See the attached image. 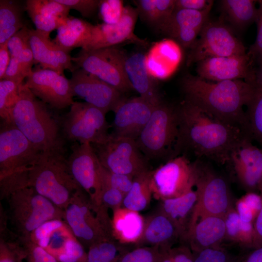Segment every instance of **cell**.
Here are the masks:
<instances>
[{"mask_svg":"<svg viewBox=\"0 0 262 262\" xmlns=\"http://www.w3.org/2000/svg\"><path fill=\"white\" fill-rule=\"evenodd\" d=\"M145 224V219L138 212L123 207L113 210L112 233L120 245H136L142 236Z\"/></svg>","mask_w":262,"mask_h":262,"instance_id":"obj_28","label":"cell"},{"mask_svg":"<svg viewBox=\"0 0 262 262\" xmlns=\"http://www.w3.org/2000/svg\"><path fill=\"white\" fill-rule=\"evenodd\" d=\"M179 136L178 106L162 100L155 105L148 122L135 141L147 159L167 156L171 159L180 155Z\"/></svg>","mask_w":262,"mask_h":262,"instance_id":"obj_6","label":"cell"},{"mask_svg":"<svg viewBox=\"0 0 262 262\" xmlns=\"http://www.w3.org/2000/svg\"><path fill=\"white\" fill-rule=\"evenodd\" d=\"M193 254L194 262H239L240 260L221 246L205 249Z\"/></svg>","mask_w":262,"mask_h":262,"instance_id":"obj_45","label":"cell"},{"mask_svg":"<svg viewBox=\"0 0 262 262\" xmlns=\"http://www.w3.org/2000/svg\"><path fill=\"white\" fill-rule=\"evenodd\" d=\"M124 68L128 79L139 96L153 105L162 99L155 81L148 72L146 56L136 52L126 56Z\"/></svg>","mask_w":262,"mask_h":262,"instance_id":"obj_26","label":"cell"},{"mask_svg":"<svg viewBox=\"0 0 262 262\" xmlns=\"http://www.w3.org/2000/svg\"><path fill=\"white\" fill-rule=\"evenodd\" d=\"M24 25L22 10L17 1L0 0V46L6 43Z\"/></svg>","mask_w":262,"mask_h":262,"instance_id":"obj_34","label":"cell"},{"mask_svg":"<svg viewBox=\"0 0 262 262\" xmlns=\"http://www.w3.org/2000/svg\"><path fill=\"white\" fill-rule=\"evenodd\" d=\"M26 79L25 84L31 92L52 108L62 109L74 102L69 81L64 74L41 68L33 70Z\"/></svg>","mask_w":262,"mask_h":262,"instance_id":"obj_17","label":"cell"},{"mask_svg":"<svg viewBox=\"0 0 262 262\" xmlns=\"http://www.w3.org/2000/svg\"><path fill=\"white\" fill-rule=\"evenodd\" d=\"M198 77L208 81L242 80L254 85L256 68L248 54L213 57L196 63Z\"/></svg>","mask_w":262,"mask_h":262,"instance_id":"obj_18","label":"cell"},{"mask_svg":"<svg viewBox=\"0 0 262 262\" xmlns=\"http://www.w3.org/2000/svg\"><path fill=\"white\" fill-rule=\"evenodd\" d=\"M190 50L186 65L209 57H227L246 53L243 43L234 34L232 30L221 20L206 23Z\"/></svg>","mask_w":262,"mask_h":262,"instance_id":"obj_13","label":"cell"},{"mask_svg":"<svg viewBox=\"0 0 262 262\" xmlns=\"http://www.w3.org/2000/svg\"><path fill=\"white\" fill-rule=\"evenodd\" d=\"M226 234L224 216L209 215L199 218L188 229L184 240L193 252L220 247Z\"/></svg>","mask_w":262,"mask_h":262,"instance_id":"obj_24","label":"cell"},{"mask_svg":"<svg viewBox=\"0 0 262 262\" xmlns=\"http://www.w3.org/2000/svg\"><path fill=\"white\" fill-rule=\"evenodd\" d=\"M64 211L65 221L83 246L88 248L101 241L115 240L108 209L94 206L82 190L74 196Z\"/></svg>","mask_w":262,"mask_h":262,"instance_id":"obj_8","label":"cell"},{"mask_svg":"<svg viewBox=\"0 0 262 262\" xmlns=\"http://www.w3.org/2000/svg\"><path fill=\"white\" fill-rule=\"evenodd\" d=\"M179 151L187 148L198 158L229 163L238 144L248 137L239 128L221 120L185 100L178 106Z\"/></svg>","mask_w":262,"mask_h":262,"instance_id":"obj_1","label":"cell"},{"mask_svg":"<svg viewBox=\"0 0 262 262\" xmlns=\"http://www.w3.org/2000/svg\"><path fill=\"white\" fill-rule=\"evenodd\" d=\"M67 6L70 10L79 12L86 18L92 17L98 11L99 0H56Z\"/></svg>","mask_w":262,"mask_h":262,"instance_id":"obj_50","label":"cell"},{"mask_svg":"<svg viewBox=\"0 0 262 262\" xmlns=\"http://www.w3.org/2000/svg\"><path fill=\"white\" fill-rule=\"evenodd\" d=\"M229 163L236 177L248 192L260 189L262 185V149L245 137L231 154Z\"/></svg>","mask_w":262,"mask_h":262,"instance_id":"obj_21","label":"cell"},{"mask_svg":"<svg viewBox=\"0 0 262 262\" xmlns=\"http://www.w3.org/2000/svg\"><path fill=\"white\" fill-rule=\"evenodd\" d=\"M154 106L140 96L125 98L114 111L112 133L136 140L148 122Z\"/></svg>","mask_w":262,"mask_h":262,"instance_id":"obj_22","label":"cell"},{"mask_svg":"<svg viewBox=\"0 0 262 262\" xmlns=\"http://www.w3.org/2000/svg\"><path fill=\"white\" fill-rule=\"evenodd\" d=\"M28 185L63 210L82 190L70 172L65 152L61 151L41 153L30 171Z\"/></svg>","mask_w":262,"mask_h":262,"instance_id":"obj_5","label":"cell"},{"mask_svg":"<svg viewBox=\"0 0 262 262\" xmlns=\"http://www.w3.org/2000/svg\"><path fill=\"white\" fill-rule=\"evenodd\" d=\"M239 262H262V246L253 249L245 256L241 258Z\"/></svg>","mask_w":262,"mask_h":262,"instance_id":"obj_56","label":"cell"},{"mask_svg":"<svg viewBox=\"0 0 262 262\" xmlns=\"http://www.w3.org/2000/svg\"><path fill=\"white\" fill-rule=\"evenodd\" d=\"M226 234L225 240L252 248L254 238V224L242 220L235 208L224 216Z\"/></svg>","mask_w":262,"mask_h":262,"instance_id":"obj_35","label":"cell"},{"mask_svg":"<svg viewBox=\"0 0 262 262\" xmlns=\"http://www.w3.org/2000/svg\"><path fill=\"white\" fill-rule=\"evenodd\" d=\"M100 178L102 189L104 187L113 188L119 190L125 195L131 189L134 179L130 176L111 172L101 165Z\"/></svg>","mask_w":262,"mask_h":262,"instance_id":"obj_41","label":"cell"},{"mask_svg":"<svg viewBox=\"0 0 262 262\" xmlns=\"http://www.w3.org/2000/svg\"><path fill=\"white\" fill-rule=\"evenodd\" d=\"M213 3L211 0H175V9L200 11L212 7Z\"/></svg>","mask_w":262,"mask_h":262,"instance_id":"obj_52","label":"cell"},{"mask_svg":"<svg viewBox=\"0 0 262 262\" xmlns=\"http://www.w3.org/2000/svg\"><path fill=\"white\" fill-rule=\"evenodd\" d=\"M87 258L84 246L73 236L66 241L64 252L57 260L60 262H87Z\"/></svg>","mask_w":262,"mask_h":262,"instance_id":"obj_46","label":"cell"},{"mask_svg":"<svg viewBox=\"0 0 262 262\" xmlns=\"http://www.w3.org/2000/svg\"><path fill=\"white\" fill-rule=\"evenodd\" d=\"M125 195L119 190L110 187L102 189L101 200L102 205L113 210L121 207Z\"/></svg>","mask_w":262,"mask_h":262,"instance_id":"obj_51","label":"cell"},{"mask_svg":"<svg viewBox=\"0 0 262 262\" xmlns=\"http://www.w3.org/2000/svg\"><path fill=\"white\" fill-rule=\"evenodd\" d=\"M196 172L194 162L184 155L170 159L151 170L153 196L161 200L178 197L193 190Z\"/></svg>","mask_w":262,"mask_h":262,"instance_id":"obj_14","label":"cell"},{"mask_svg":"<svg viewBox=\"0 0 262 262\" xmlns=\"http://www.w3.org/2000/svg\"><path fill=\"white\" fill-rule=\"evenodd\" d=\"M71 73L69 81L73 98L83 99L105 114L114 112L125 98L123 94L82 68H75Z\"/></svg>","mask_w":262,"mask_h":262,"instance_id":"obj_16","label":"cell"},{"mask_svg":"<svg viewBox=\"0 0 262 262\" xmlns=\"http://www.w3.org/2000/svg\"><path fill=\"white\" fill-rule=\"evenodd\" d=\"M0 196L29 187V175L41 153L13 122L2 121L0 126Z\"/></svg>","mask_w":262,"mask_h":262,"instance_id":"obj_3","label":"cell"},{"mask_svg":"<svg viewBox=\"0 0 262 262\" xmlns=\"http://www.w3.org/2000/svg\"><path fill=\"white\" fill-rule=\"evenodd\" d=\"M126 56L115 46L94 50L81 49L71 60L75 68L96 76L124 94L133 90L125 71Z\"/></svg>","mask_w":262,"mask_h":262,"instance_id":"obj_10","label":"cell"},{"mask_svg":"<svg viewBox=\"0 0 262 262\" xmlns=\"http://www.w3.org/2000/svg\"><path fill=\"white\" fill-rule=\"evenodd\" d=\"M254 85L262 87V65L256 68Z\"/></svg>","mask_w":262,"mask_h":262,"instance_id":"obj_57","label":"cell"},{"mask_svg":"<svg viewBox=\"0 0 262 262\" xmlns=\"http://www.w3.org/2000/svg\"><path fill=\"white\" fill-rule=\"evenodd\" d=\"M257 1L259 4L256 21L257 34L254 43L250 47L247 54L253 66H257L259 67L262 65V0Z\"/></svg>","mask_w":262,"mask_h":262,"instance_id":"obj_47","label":"cell"},{"mask_svg":"<svg viewBox=\"0 0 262 262\" xmlns=\"http://www.w3.org/2000/svg\"><path fill=\"white\" fill-rule=\"evenodd\" d=\"M26 253L27 262H60L43 248L29 239H19Z\"/></svg>","mask_w":262,"mask_h":262,"instance_id":"obj_48","label":"cell"},{"mask_svg":"<svg viewBox=\"0 0 262 262\" xmlns=\"http://www.w3.org/2000/svg\"><path fill=\"white\" fill-rule=\"evenodd\" d=\"M180 85L185 100L240 128L248 136L243 107L250 100L255 86L243 80L214 82L190 74L182 78Z\"/></svg>","mask_w":262,"mask_h":262,"instance_id":"obj_2","label":"cell"},{"mask_svg":"<svg viewBox=\"0 0 262 262\" xmlns=\"http://www.w3.org/2000/svg\"><path fill=\"white\" fill-rule=\"evenodd\" d=\"M9 216L20 239H29L32 233L47 221L53 219L65 221V211L32 187L16 191L7 199Z\"/></svg>","mask_w":262,"mask_h":262,"instance_id":"obj_7","label":"cell"},{"mask_svg":"<svg viewBox=\"0 0 262 262\" xmlns=\"http://www.w3.org/2000/svg\"><path fill=\"white\" fill-rule=\"evenodd\" d=\"M181 233L175 224L159 210L145 219L142 236L135 247L148 246L169 248Z\"/></svg>","mask_w":262,"mask_h":262,"instance_id":"obj_25","label":"cell"},{"mask_svg":"<svg viewBox=\"0 0 262 262\" xmlns=\"http://www.w3.org/2000/svg\"><path fill=\"white\" fill-rule=\"evenodd\" d=\"M13 124L42 152H65L58 124L46 103L22 82L12 112Z\"/></svg>","mask_w":262,"mask_h":262,"instance_id":"obj_4","label":"cell"},{"mask_svg":"<svg viewBox=\"0 0 262 262\" xmlns=\"http://www.w3.org/2000/svg\"><path fill=\"white\" fill-rule=\"evenodd\" d=\"M115 240L101 241L91 246L87 252V262H119L125 251Z\"/></svg>","mask_w":262,"mask_h":262,"instance_id":"obj_38","label":"cell"},{"mask_svg":"<svg viewBox=\"0 0 262 262\" xmlns=\"http://www.w3.org/2000/svg\"><path fill=\"white\" fill-rule=\"evenodd\" d=\"M21 83L10 80H0V116L2 121L12 122V112L18 100Z\"/></svg>","mask_w":262,"mask_h":262,"instance_id":"obj_39","label":"cell"},{"mask_svg":"<svg viewBox=\"0 0 262 262\" xmlns=\"http://www.w3.org/2000/svg\"><path fill=\"white\" fill-rule=\"evenodd\" d=\"M151 175V170H148L134 178L131 188L125 195L122 207L139 212L149 206L153 196Z\"/></svg>","mask_w":262,"mask_h":262,"instance_id":"obj_33","label":"cell"},{"mask_svg":"<svg viewBox=\"0 0 262 262\" xmlns=\"http://www.w3.org/2000/svg\"><path fill=\"white\" fill-rule=\"evenodd\" d=\"M92 145L101 165L111 172L134 178L149 170L135 140L112 133L104 142Z\"/></svg>","mask_w":262,"mask_h":262,"instance_id":"obj_11","label":"cell"},{"mask_svg":"<svg viewBox=\"0 0 262 262\" xmlns=\"http://www.w3.org/2000/svg\"><path fill=\"white\" fill-rule=\"evenodd\" d=\"M197 199L196 191L192 190L181 196L161 200L159 210L177 226L181 239H184L188 231Z\"/></svg>","mask_w":262,"mask_h":262,"instance_id":"obj_29","label":"cell"},{"mask_svg":"<svg viewBox=\"0 0 262 262\" xmlns=\"http://www.w3.org/2000/svg\"><path fill=\"white\" fill-rule=\"evenodd\" d=\"M33 64V56L29 47L24 49L18 56L11 58L9 65L2 79L22 83L24 79L32 72Z\"/></svg>","mask_w":262,"mask_h":262,"instance_id":"obj_37","label":"cell"},{"mask_svg":"<svg viewBox=\"0 0 262 262\" xmlns=\"http://www.w3.org/2000/svg\"><path fill=\"white\" fill-rule=\"evenodd\" d=\"M30 46L34 64H39L44 69H49L64 74L68 69L75 68L69 52L56 45L49 36L34 29H30Z\"/></svg>","mask_w":262,"mask_h":262,"instance_id":"obj_23","label":"cell"},{"mask_svg":"<svg viewBox=\"0 0 262 262\" xmlns=\"http://www.w3.org/2000/svg\"><path fill=\"white\" fill-rule=\"evenodd\" d=\"M261 205V196L248 192L236 202L235 209L242 220L254 224Z\"/></svg>","mask_w":262,"mask_h":262,"instance_id":"obj_40","label":"cell"},{"mask_svg":"<svg viewBox=\"0 0 262 262\" xmlns=\"http://www.w3.org/2000/svg\"><path fill=\"white\" fill-rule=\"evenodd\" d=\"M212 7L203 11L175 9L159 30L180 46L190 49L208 21Z\"/></svg>","mask_w":262,"mask_h":262,"instance_id":"obj_20","label":"cell"},{"mask_svg":"<svg viewBox=\"0 0 262 262\" xmlns=\"http://www.w3.org/2000/svg\"><path fill=\"white\" fill-rule=\"evenodd\" d=\"M25 8L36 30L49 36L69 16L70 10L56 0H27Z\"/></svg>","mask_w":262,"mask_h":262,"instance_id":"obj_27","label":"cell"},{"mask_svg":"<svg viewBox=\"0 0 262 262\" xmlns=\"http://www.w3.org/2000/svg\"><path fill=\"white\" fill-rule=\"evenodd\" d=\"M194 164L197 199L188 229L200 218L224 216L233 207L229 184L225 178L200 160L195 161Z\"/></svg>","mask_w":262,"mask_h":262,"instance_id":"obj_9","label":"cell"},{"mask_svg":"<svg viewBox=\"0 0 262 262\" xmlns=\"http://www.w3.org/2000/svg\"><path fill=\"white\" fill-rule=\"evenodd\" d=\"M245 112L248 135L262 145V87L255 86Z\"/></svg>","mask_w":262,"mask_h":262,"instance_id":"obj_36","label":"cell"},{"mask_svg":"<svg viewBox=\"0 0 262 262\" xmlns=\"http://www.w3.org/2000/svg\"><path fill=\"white\" fill-rule=\"evenodd\" d=\"M138 16L136 8L125 6L123 16L117 23L94 25L89 38L82 49H97L117 46L128 40L143 43L134 34Z\"/></svg>","mask_w":262,"mask_h":262,"instance_id":"obj_19","label":"cell"},{"mask_svg":"<svg viewBox=\"0 0 262 262\" xmlns=\"http://www.w3.org/2000/svg\"><path fill=\"white\" fill-rule=\"evenodd\" d=\"M169 251L174 262H194L193 252L187 245L172 247Z\"/></svg>","mask_w":262,"mask_h":262,"instance_id":"obj_53","label":"cell"},{"mask_svg":"<svg viewBox=\"0 0 262 262\" xmlns=\"http://www.w3.org/2000/svg\"><path fill=\"white\" fill-rule=\"evenodd\" d=\"M125 6L121 0H99L98 11L99 18L107 24H115L124 14Z\"/></svg>","mask_w":262,"mask_h":262,"instance_id":"obj_42","label":"cell"},{"mask_svg":"<svg viewBox=\"0 0 262 262\" xmlns=\"http://www.w3.org/2000/svg\"><path fill=\"white\" fill-rule=\"evenodd\" d=\"M26 258L25 250L19 239L18 242H12L0 237V262H22Z\"/></svg>","mask_w":262,"mask_h":262,"instance_id":"obj_44","label":"cell"},{"mask_svg":"<svg viewBox=\"0 0 262 262\" xmlns=\"http://www.w3.org/2000/svg\"><path fill=\"white\" fill-rule=\"evenodd\" d=\"M260 190L261 191L262 205L254 222V238L252 246L253 249L262 246V185Z\"/></svg>","mask_w":262,"mask_h":262,"instance_id":"obj_54","label":"cell"},{"mask_svg":"<svg viewBox=\"0 0 262 262\" xmlns=\"http://www.w3.org/2000/svg\"><path fill=\"white\" fill-rule=\"evenodd\" d=\"M30 29L26 26L14 34L8 41L7 47L11 57H16L30 47Z\"/></svg>","mask_w":262,"mask_h":262,"instance_id":"obj_49","label":"cell"},{"mask_svg":"<svg viewBox=\"0 0 262 262\" xmlns=\"http://www.w3.org/2000/svg\"><path fill=\"white\" fill-rule=\"evenodd\" d=\"M67 163L73 178L86 194L92 204L98 208L102 207L101 164L92 145L75 142Z\"/></svg>","mask_w":262,"mask_h":262,"instance_id":"obj_15","label":"cell"},{"mask_svg":"<svg viewBox=\"0 0 262 262\" xmlns=\"http://www.w3.org/2000/svg\"><path fill=\"white\" fill-rule=\"evenodd\" d=\"M253 0H222L220 6L226 19L236 29L242 31L256 22L258 8Z\"/></svg>","mask_w":262,"mask_h":262,"instance_id":"obj_31","label":"cell"},{"mask_svg":"<svg viewBox=\"0 0 262 262\" xmlns=\"http://www.w3.org/2000/svg\"><path fill=\"white\" fill-rule=\"evenodd\" d=\"M8 42V41H7ZM7 42L0 46V79L1 80L9 65L11 55L7 47Z\"/></svg>","mask_w":262,"mask_h":262,"instance_id":"obj_55","label":"cell"},{"mask_svg":"<svg viewBox=\"0 0 262 262\" xmlns=\"http://www.w3.org/2000/svg\"><path fill=\"white\" fill-rule=\"evenodd\" d=\"M134 2L138 16L158 31L175 9V0H137Z\"/></svg>","mask_w":262,"mask_h":262,"instance_id":"obj_32","label":"cell"},{"mask_svg":"<svg viewBox=\"0 0 262 262\" xmlns=\"http://www.w3.org/2000/svg\"><path fill=\"white\" fill-rule=\"evenodd\" d=\"M93 25L82 19L68 16L59 26L53 41L69 52L75 48H82L90 36Z\"/></svg>","mask_w":262,"mask_h":262,"instance_id":"obj_30","label":"cell"},{"mask_svg":"<svg viewBox=\"0 0 262 262\" xmlns=\"http://www.w3.org/2000/svg\"><path fill=\"white\" fill-rule=\"evenodd\" d=\"M106 114L99 109L85 102L74 101L62 120L64 136L80 144H100L110 133Z\"/></svg>","mask_w":262,"mask_h":262,"instance_id":"obj_12","label":"cell"},{"mask_svg":"<svg viewBox=\"0 0 262 262\" xmlns=\"http://www.w3.org/2000/svg\"><path fill=\"white\" fill-rule=\"evenodd\" d=\"M159 253L160 248L156 246L135 247L124 252L119 262H159Z\"/></svg>","mask_w":262,"mask_h":262,"instance_id":"obj_43","label":"cell"}]
</instances>
